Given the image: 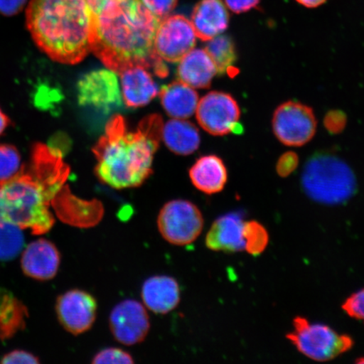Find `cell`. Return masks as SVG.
Returning <instances> with one entry per match:
<instances>
[{
    "label": "cell",
    "instance_id": "35",
    "mask_svg": "<svg viewBox=\"0 0 364 364\" xmlns=\"http://www.w3.org/2000/svg\"><path fill=\"white\" fill-rule=\"evenodd\" d=\"M301 6L307 8H317L322 6L327 0H296Z\"/></svg>",
    "mask_w": 364,
    "mask_h": 364
},
{
    "label": "cell",
    "instance_id": "28",
    "mask_svg": "<svg viewBox=\"0 0 364 364\" xmlns=\"http://www.w3.org/2000/svg\"><path fill=\"white\" fill-rule=\"evenodd\" d=\"M343 309L349 316L364 321V289L350 296L343 304Z\"/></svg>",
    "mask_w": 364,
    "mask_h": 364
},
{
    "label": "cell",
    "instance_id": "33",
    "mask_svg": "<svg viewBox=\"0 0 364 364\" xmlns=\"http://www.w3.org/2000/svg\"><path fill=\"white\" fill-rule=\"evenodd\" d=\"M260 0H225V6L232 12L241 14L252 11L256 8Z\"/></svg>",
    "mask_w": 364,
    "mask_h": 364
},
{
    "label": "cell",
    "instance_id": "21",
    "mask_svg": "<svg viewBox=\"0 0 364 364\" xmlns=\"http://www.w3.org/2000/svg\"><path fill=\"white\" fill-rule=\"evenodd\" d=\"M162 135L166 146L179 156H189L199 147V132L192 122L174 118L164 126Z\"/></svg>",
    "mask_w": 364,
    "mask_h": 364
},
{
    "label": "cell",
    "instance_id": "23",
    "mask_svg": "<svg viewBox=\"0 0 364 364\" xmlns=\"http://www.w3.org/2000/svg\"><path fill=\"white\" fill-rule=\"evenodd\" d=\"M24 245L22 228L11 222H0V261L13 260L19 256Z\"/></svg>",
    "mask_w": 364,
    "mask_h": 364
},
{
    "label": "cell",
    "instance_id": "14",
    "mask_svg": "<svg viewBox=\"0 0 364 364\" xmlns=\"http://www.w3.org/2000/svg\"><path fill=\"white\" fill-rule=\"evenodd\" d=\"M244 225V217L240 213H230L218 218L206 235L207 247L228 253L245 250Z\"/></svg>",
    "mask_w": 364,
    "mask_h": 364
},
{
    "label": "cell",
    "instance_id": "5",
    "mask_svg": "<svg viewBox=\"0 0 364 364\" xmlns=\"http://www.w3.org/2000/svg\"><path fill=\"white\" fill-rule=\"evenodd\" d=\"M294 331L287 335L299 352L313 360L326 362L340 356L353 348L352 338L341 335L331 327L311 324L306 318L296 317Z\"/></svg>",
    "mask_w": 364,
    "mask_h": 364
},
{
    "label": "cell",
    "instance_id": "13",
    "mask_svg": "<svg viewBox=\"0 0 364 364\" xmlns=\"http://www.w3.org/2000/svg\"><path fill=\"white\" fill-rule=\"evenodd\" d=\"M60 266V253L51 241L39 239L30 243L21 256V268L26 276L40 281L53 279Z\"/></svg>",
    "mask_w": 364,
    "mask_h": 364
},
{
    "label": "cell",
    "instance_id": "19",
    "mask_svg": "<svg viewBox=\"0 0 364 364\" xmlns=\"http://www.w3.org/2000/svg\"><path fill=\"white\" fill-rule=\"evenodd\" d=\"M189 176L195 188L208 195L221 192L228 178L225 164L216 156L200 158L191 168Z\"/></svg>",
    "mask_w": 364,
    "mask_h": 364
},
{
    "label": "cell",
    "instance_id": "30",
    "mask_svg": "<svg viewBox=\"0 0 364 364\" xmlns=\"http://www.w3.org/2000/svg\"><path fill=\"white\" fill-rule=\"evenodd\" d=\"M299 166L298 154L289 151L282 154L277 162V172L281 177H287L292 174Z\"/></svg>",
    "mask_w": 364,
    "mask_h": 364
},
{
    "label": "cell",
    "instance_id": "9",
    "mask_svg": "<svg viewBox=\"0 0 364 364\" xmlns=\"http://www.w3.org/2000/svg\"><path fill=\"white\" fill-rule=\"evenodd\" d=\"M197 119L200 126L215 136L236 133L240 117L237 102L230 94L212 91L198 102Z\"/></svg>",
    "mask_w": 364,
    "mask_h": 364
},
{
    "label": "cell",
    "instance_id": "24",
    "mask_svg": "<svg viewBox=\"0 0 364 364\" xmlns=\"http://www.w3.org/2000/svg\"><path fill=\"white\" fill-rule=\"evenodd\" d=\"M21 303L8 293L0 291V336H9L21 327L23 321Z\"/></svg>",
    "mask_w": 364,
    "mask_h": 364
},
{
    "label": "cell",
    "instance_id": "11",
    "mask_svg": "<svg viewBox=\"0 0 364 364\" xmlns=\"http://www.w3.org/2000/svg\"><path fill=\"white\" fill-rule=\"evenodd\" d=\"M109 326L118 343L134 346L146 338L150 329L149 317L143 304L127 299L112 309Z\"/></svg>",
    "mask_w": 364,
    "mask_h": 364
},
{
    "label": "cell",
    "instance_id": "4",
    "mask_svg": "<svg viewBox=\"0 0 364 364\" xmlns=\"http://www.w3.org/2000/svg\"><path fill=\"white\" fill-rule=\"evenodd\" d=\"M302 186L314 201L326 205L346 203L357 191L351 168L330 154H316L309 159L303 171Z\"/></svg>",
    "mask_w": 364,
    "mask_h": 364
},
{
    "label": "cell",
    "instance_id": "39",
    "mask_svg": "<svg viewBox=\"0 0 364 364\" xmlns=\"http://www.w3.org/2000/svg\"><path fill=\"white\" fill-rule=\"evenodd\" d=\"M358 363H364V358H362L360 359H358V360L357 361Z\"/></svg>",
    "mask_w": 364,
    "mask_h": 364
},
{
    "label": "cell",
    "instance_id": "20",
    "mask_svg": "<svg viewBox=\"0 0 364 364\" xmlns=\"http://www.w3.org/2000/svg\"><path fill=\"white\" fill-rule=\"evenodd\" d=\"M161 104L168 115L175 119H186L197 110L198 94L181 81L164 85L159 90Z\"/></svg>",
    "mask_w": 364,
    "mask_h": 364
},
{
    "label": "cell",
    "instance_id": "10",
    "mask_svg": "<svg viewBox=\"0 0 364 364\" xmlns=\"http://www.w3.org/2000/svg\"><path fill=\"white\" fill-rule=\"evenodd\" d=\"M56 313L60 324L73 335L88 331L97 318V302L83 290L73 289L59 296Z\"/></svg>",
    "mask_w": 364,
    "mask_h": 364
},
{
    "label": "cell",
    "instance_id": "3",
    "mask_svg": "<svg viewBox=\"0 0 364 364\" xmlns=\"http://www.w3.org/2000/svg\"><path fill=\"white\" fill-rule=\"evenodd\" d=\"M26 17L34 43L52 60L76 65L91 52L87 0H30Z\"/></svg>",
    "mask_w": 364,
    "mask_h": 364
},
{
    "label": "cell",
    "instance_id": "26",
    "mask_svg": "<svg viewBox=\"0 0 364 364\" xmlns=\"http://www.w3.org/2000/svg\"><path fill=\"white\" fill-rule=\"evenodd\" d=\"M21 154L11 144H0V182L11 179L21 170Z\"/></svg>",
    "mask_w": 364,
    "mask_h": 364
},
{
    "label": "cell",
    "instance_id": "31",
    "mask_svg": "<svg viewBox=\"0 0 364 364\" xmlns=\"http://www.w3.org/2000/svg\"><path fill=\"white\" fill-rule=\"evenodd\" d=\"M154 15L162 20L174 10L177 0H141Z\"/></svg>",
    "mask_w": 364,
    "mask_h": 364
},
{
    "label": "cell",
    "instance_id": "29",
    "mask_svg": "<svg viewBox=\"0 0 364 364\" xmlns=\"http://www.w3.org/2000/svg\"><path fill=\"white\" fill-rule=\"evenodd\" d=\"M347 116L340 110H332L326 113L324 118V126L331 134H338L347 125Z\"/></svg>",
    "mask_w": 364,
    "mask_h": 364
},
{
    "label": "cell",
    "instance_id": "18",
    "mask_svg": "<svg viewBox=\"0 0 364 364\" xmlns=\"http://www.w3.org/2000/svg\"><path fill=\"white\" fill-rule=\"evenodd\" d=\"M216 74L215 65L205 49H193L181 59L177 68L180 81L196 89L210 87Z\"/></svg>",
    "mask_w": 364,
    "mask_h": 364
},
{
    "label": "cell",
    "instance_id": "2",
    "mask_svg": "<svg viewBox=\"0 0 364 364\" xmlns=\"http://www.w3.org/2000/svg\"><path fill=\"white\" fill-rule=\"evenodd\" d=\"M162 131L163 120L158 114L144 117L136 132L127 129L124 117L113 116L93 148L98 161L95 175L112 188H138L152 174Z\"/></svg>",
    "mask_w": 364,
    "mask_h": 364
},
{
    "label": "cell",
    "instance_id": "32",
    "mask_svg": "<svg viewBox=\"0 0 364 364\" xmlns=\"http://www.w3.org/2000/svg\"><path fill=\"white\" fill-rule=\"evenodd\" d=\"M2 364H38L40 363L38 357L23 350H15L2 358Z\"/></svg>",
    "mask_w": 364,
    "mask_h": 364
},
{
    "label": "cell",
    "instance_id": "7",
    "mask_svg": "<svg viewBox=\"0 0 364 364\" xmlns=\"http://www.w3.org/2000/svg\"><path fill=\"white\" fill-rule=\"evenodd\" d=\"M316 124L312 108L298 102L283 103L273 114V132L287 146L299 147L309 143L316 134Z\"/></svg>",
    "mask_w": 364,
    "mask_h": 364
},
{
    "label": "cell",
    "instance_id": "16",
    "mask_svg": "<svg viewBox=\"0 0 364 364\" xmlns=\"http://www.w3.org/2000/svg\"><path fill=\"white\" fill-rule=\"evenodd\" d=\"M141 295L145 307L159 315L174 311L181 300L178 283L168 276L149 277L144 282Z\"/></svg>",
    "mask_w": 364,
    "mask_h": 364
},
{
    "label": "cell",
    "instance_id": "8",
    "mask_svg": "<svg viewBox=\"0 0 364 364\" xmlns=\"http://www.w3.org/2000/svg\"><path fill=\"white\" fill-rule=\"evenodd\" d=\"M196 33L192 22L183 16H166L159 22L154 50L164 61L178 63L194 49Z\"/></svg>",
    "mask_w": 364,
    "mask_h": 364
},
{
    "label": "cell",
    "instance_id": "36",
    "mask_svg": "<svg viewBox=\"0 0 364 364\" xmlns=\"http://www.w3.org/2000/svg\"><path fill=\"white\" fill-rule=\"evenodd\" d=\"M10 124V118H9L6 114L4 113L1 108H0V135L4 133V130H6Z\"/></svg>",
    "mask_w": 364,
    "mask_h": 364
},
{
    "label": "cell",
    "instance_id": "25",
    "mask_svg": "<svg viewBox=\"0 0 364 364\" xmlns=\"http://www.w3.org/2000/svg\"><path fill=\"white\" fill-rule=\"evenodd\" d=\"M245 250L257 256L266 249L269 241L267 231L257 221L245 222L244 225Z\"/></svg>",
    "mask_w": 364,
    "mask_h": 364
},
{
    "label": "cell",
    "instance_id": "38",
    "mask_svg": "<svg viewBox=\"0 0 364 364\" xmlns=\"http://www.w3.org/2000/svg\"><path fill=\"white\" fill-rule=\"evenodd\" d=\"M90 7L97 6V4L104 1V0H87Z\"/></svg>",
    "mask_w": 364,
    "mask_h": 364
},
{
    "label": "cell",
    "instance_id": "22",
    "mask_svg": "<svg viewBox=\"0 0 364 364\" xmlns=\"http://www.w3.org/2000/svg\"><path fill=\"white\" fill-rule=\"evenodd\" d=\"M205 51L210 56L215 65L217 73L220 75H224L229 71L236 61L233 40L226 35H218L209 40Z\"/></svg>",
    "mask_w": 364,
    "mask_h": 364
},
{
    "label": "cell",
    "instance_id": "17",
    "mask_svg": "<svg viewBox=\"0 0 364 364\" xmlns=\"http://www.w3.org/2000/svg\"><path fill=\"white\" fill-rule=\"evenodd\" d=\"M122 95L127 107L146 106L158 95L151 75L142 66L127 68L120 75Z\"/></svg>",
    "mask_w": 364,
    "mask_h": 364
},
{
    "label": "cell",
    "instance_id": "1",
    "mask_svg": "<svg viewBox=\"0 0 364 364\" xmlns=\"http://www.w3.org/2000/svg\"><path fill=\"white\" fill-rule=\"evenodd\" d=\"M90 8V51L109 70L120 75L142 66L159 78L169 75L154 46L161 19L141 0H104Z\"/></svg>",
    "mask_w": 364,
    "mask_h": 364
},
{
    "label": "cell",
    "instance_id": "37",
    "mask_svg": "<svg viewBox=\"0 0 364 364\" xmlns=\"http://www.w3.org/2000/svg\"><path fill=\"white\" fill-rule=\"evenodd\" d=\"M6 221V205H4V201L3 198V196L1 193V191H0V222Z\"/></svg>",
    "mask_w": 364,
    "mask_h": 364
},
{
    "label": "cell",
    "instance_id": "6",
    "mask_svg": "<svg viewBox=\"0 0 364 364\" xmlns=\"http://www.w3.org/2000/svg\"><path fill=\"white\" fill-rule=\"evenodd\" d=\"M159 233L167 242L188 245L201 235L204 220L200 209L186 200H173L164 205L157 220Z\"/></svg>",
    "mask_w": 364,
    "mask_h": 364
},
{
    "label": "cell",
    "instance_id": "12",
    "mask_svg": "<svg viewBox=\"0 0 364 364\" xmlns=\"http://www.w3.org/2000/svg\"><path fill=\"white\" fill-rule=\"evenodd\" d=\"M78 99L81 106H93L109 112L122 106V97L115 73L107 70L86 74L78 83Z\"/></svg>",
    "mask_w": 364,
    "mask_h": 364
},
{
    "label": "cell",
    "instance_id": "27",
    "mask_svg": "<svg viewBox=\"0 0 364 364\" xmlns=\"http://www.w3.org/2000/svg\"><path fill=\"white\" fill-rule=\"evenodd\" d=\"M133 357L124 350L117 348H110L102 350L93 358L94 364H132L134 363Z\"/></svg>",
    "mask_w": 364,
    "mask_h": 364
},
{
    "label": "cell",
    "instance_id": "34",
    "mask_svg": "<svg viewBox=\"0 0 364 364\" xmlns=\"http://www.w3.org/2000/svg\"><path fill=\"white\" fill-rule=\"evenodd\" d=\"M27 0H0V14L11 16L19 13L26 6Z\"/></svg>",
    "mask_w": 364,
    "mask_h": 364
},
{
    "label": "cell",
    "instance_id": "15",
    "mask_svg": "<svg viewBox=\"0 0 364 364\" xmlns=\"http://www.w3.org/2000/svg\"><path fill=\"white\" fill-rule=\"evenodd\" d=\"M191 22L196 36L207 42L226 31L230 15L222 0H201L194 8Z\"/></svg>",
    "mask_w": 364,
    "mask_h": 364
}]
</instances>
